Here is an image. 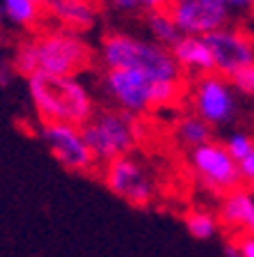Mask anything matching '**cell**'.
Wrapping results in <instances>:
<instances>
[{"instance_id": "6da1fadb", "label": "cell", "mask_w": 254, "mask_h": 257, "mask_svg": "<svg viewBox=\"0 0 254 257\" xmlns=\"http://www.w3.org/2000/svg\"><path fill=\"white\" fill-rule=\"evenodd\" d=\"M101 92L119 110L142 115L149 110L172 108L183 101V78H154L142 69H106L101 76Z\"/></svg>"}, {"instance_id": "7a4b0ae2", "label": "cell", "mask_w": 254, "mask_h": 257, "mask_svg": "<svg viewBox=\"0 0 254 257\" xmlns=\"http://www.w3.org/2000/svg\"><path fill=\"white\" fill-rule=\"evenodd\" d=\"M28 94L42 122H69L83 126L94 115V96L76 76L35 71L28 76Z\"/></svg>"}, {"instance_id": "3957f363", "label": "cell", "mask_w": 254, "mask_h": 257, "mask_svg": "<svg viewBox=\"0 0 254 257\" xmlns=\"http://www.w3.org/2000/svg\"><path fill=\"white\" fill-rule=\"evenodd\" d=\"M99 60L106 69H142L154 78L179 80L183 71L176 64L172 48L158 42L140 39L131 32H106L99 46Z\"/></svg>"}, {"instance_id": "277c9868", "label": "cell", "mask_w": 254, "mask_h": 257, "mask_svg": "<svg viewBox=\"0 0 254 257\" xmlns=\"http://www.w3.org/2000/svg\"><path fill=\"white\" fill-rule=\"evenodd\" d=\"M83 134L90 143L99 163L131 154L140 140V126L135 115L110 106L94 110L87 122L83 124Z\"/></svg>"}, {"instance_id": "5b68a950", "label": "cell", "mask_w": 254, "mask_h": 257, "mask_svg": "<svg viewBox=\"0 0 254 257\" xmlns=\"http://www.w3.org/2000/svg\"><path fill=\"white\" fill-rule=\"evenodd\" d=\"M236 85L227 76L211 71V74L195 76L188 92L190 108L213 128L227 126L238 117V94Z\"/></svg>"}, {"instance_id": "8992f818", "label": "cell", "mask_w": 254, "mask_h": 257, "mask_svg": "<svg viewBox=\"0 0 254 257\" xmlns=\"http://www.w3.org/2000/svg\"><path fill=\"white\" fill-rule=\"evenodd\" d=\"M39 71L58 76H78L92 64V48L80 32L60 28L35 39Z\"/></svg>"}, {"instance_id": "52a82bcc", "label": "cell", "mask_w": 254, "mask_h": 257, "mask_svg": "<svg viewBox=\"0 0 254 257\" xmlns=\"http://www.w3.org/2000/svg\"><path fill=\"white\" fill-rule=\"evenodd\" d=\"M188 163H190L192 175L201 182V186H206L213 193L227 195L243 184L238 163L224 143L208 140V143L190 150Z\"/></svg>"}, {"instance_id": "ba28073f", "label": "cell", "mask_w": 254, "mask_h": 257, "mask_svg": "<svg viewBox=\"0 0 254 257\" xmlns=\"http://www.w3.org/2000/svg\"><path fill=\"white\" fill-rule=\"evenodd\" d=\"M39 138L48 147L58 163H62L69 172H92L99 161L92 152L90 143L83 134V126L69 122H42Z\"/></svg>"}, {"instance_id": "9c48e42d", "label": "cell", "mask_w": 254, "mask_h": 257, "mask_svg": "<svg viewBox=\"0 0 254 257\" xmlns=\"http://www.w3.org/2000/svg\"><path fill=\"white\" fill-rule=\"evenodd\" d=\"M103 184L110 193L133 207H149L156 198V182L151 172L131 154L103 163Z\"/></svg>"}, {"instance_id": "30bf717a", "label": "cell", "mask_w": 254, "mask_h": 257, "mask_svg": "<svg viewBox=\"0 0 254 257\" xmlns=\"http://www.w3.org/2000/svg\"><path fill=\"white\" fill-rule=\"evenodd\" d=\"M217 74L233 78L245 67L254 64V32L243 26H222L206 35Z\"/></svg>"}, {"instance_id": "8fae6325", "label": "cell", "mask_w": 254, "mask_h": 257, "mask_svg": "<svg viewBox=\"0 0 254 257\" xmlns=\"http://www.w3.org/2000/svg\"><path fill=\"white\" fill-rule=\"evenodd\" d=\"M169 14L183 35L206 37L231 21L224 0H174Z\"/></svg>"}, {"instance_id": "7c38bea8", "label": "cell", "mask_w": 254, "mask_h": 257, "mask_svg": "<svg viewBox=\"0 0 254 257\" xmlns=\"http://www.w3.org/2000/svg\"><path fill=\"white\" fill-rule=\"evenodd\" d=\"M172 55H174L176 64L181 67L183 74L201 76L215 71V62H213V53L208 46L206 37L199 35H181V39L172 46Z\"/></svg>"}, {"instance_id": "4fadbf2b", "label": "cell", "mask_w": 254, "mask_h": 257, "mask_svg": "<svg viewBox=\"0 0 254 257\" xmlns=\"http://www.w3.org/2000/svg\"><path fill=\"white\" fill-rule=\"evenodd\" d=\"M220 225L231 234H254V198L247 191H231L222 198L217 211Z\"/></svg>"}, {"instance_id": "5bb4252c", "label": "cell", "mask_w": 254, "mask_h": 257, "mask_svg": "<svg viewBox=\"0 0 254 257\" xmlns=\"http://www.w3.org/2000/svg\"><path fill=\"white\" fill-rule=\"evenodd\" d=\"M48 10L60 21V26L76 32L90 30L96 23V7L92 0H53Z\"/></svg>"}, {"instance_id": "9a60e30c", "label": "cell", "mask_w": 254, "mask_h": 257, "mask_svg": "<svg viewBox=\"0 0 254 257\" xmlns=\"http://www.w3.org/2000/svg\"><path fill=\"white\" fill-rule=\"evenodd\" d=\"M224 145L238 163L243 184L254 188V136L245 134V131H233Z\"/></svg>"}, {"instance_id": "2e32d148", "label": "cell", "mask_w": 254, "mask_h": 257, "mask_svg": "<svg viewBox=\"0 0 254 257\" xmlns=\"http://www.w3.org/2000/svg\"><path fill=\"white\" fill-rule=\"evenodd\" d=\"M174 138L181 147H185V150H195V147H199V145L213 140V126L204 122L199 115L190 112V115H183V117L176 122Z\"/></svg>"}, {"instance_id": "e0dca14e", "label": "cell", "mask_w": 254, "mask_h": 257, "mask_svg": "<svg viewBox=\"0 0 254 257\" xmlns=\"http://www.w3.org/2000/svg\"><path fill=\"white\" fill-rule=\"evenodd\" d=\"M147 30L151 35V39L163 46L172 48L181 39L183 32L179 30L176 21L172 19L169 10H158V12H147Z\"/></svg>"}, {"instance_id": "ac0fdd59", "label": "cell", "mask_w": 254, "mask_h": 257, "mask_svg": "<svg viewBox=\"0 0 254 257\" xmlns=\"http://www.w3.org/2000/svg\"><path fill=\"white\" fill-rule=\"evenodd\" d=\"M0 10L10 23L19 28H28L39 21L44 5L39 0H0Z\"/></svg>"}, {"instance_id": "d6986e66", "label": "cell", "mask_w": 254, "mask_h": 257, "mask_svg": "<svg viewBox=\"0 0 254 257\" xmlns=\"http://www.w3.org/2000/svg\"><path fill=\"white\" fill-rule=\"evenodd\" d=\"M185 230L190 232V236H195L197 241H208L217 234L220 230V218L206 209H190L183 216Z\"/></svg>"}, {"instance_id": "ffe728a7", "label": "cell", "mask_w": 254, "mask_h": 257, "mask_svg": "<svg viewBox=\"0 0 254 257\" xmlns=\"http://www.w3.org/2000/svg\"><path fill=\"white\" fill-rule=\"evenodd\" d=\"M12 64H14V69L19 71L21 76H26V78L28 76H32L35 71H39V60H37V46H35V39H32V42H23L21 46L16 48Z\"/></svg>"}, {"instance_id": "44dd1931", "label": "cell", "mask_w": 254, "mask_h": 257, "mask_svg": "<svg viewBox=\"0 0 254 257\" xmlns=\"http://www.w3.org/2000/svg\"><path fill=\"white\" fill-rule=\"evenodd\" d=\"M231 80L238 92H243V94H247V96H254V64H249L243 71H238Z\"/></svg>"}, {"instance_id": "7402d4cb", "label": "cell", "mask_w": 254, "mask_h": 257, "mask_svg": "<svg viewBox=\"0 0 254 257\" xmlns=\"http://www.w3.org/2000/svg\"><path fill=\"white\" fill-rule=\"evenodd\" d=\"M229 14L231 19H245V16H252L254 14V0H224Z\"/></svg>"}, {"instance_id": "603a6c76", "label": "cell", "mask_w": 254, "mask_h": 257, "mask_svg": "<svg viewBox=\"0 0 254 257\" xmlns=\"http://www.w3.org/2000/svg\"><path fill=\"white\" fill-rule=\"evenodd\" d=\"M110 7L119 14H135V12L144 10L142 0H110Z\"/></svg>"}, {"instance_id": "cb8c5ba5", "label": "cell", "mask_w": 254, "mask_h": 257, "mask_svg": "<svg viewBox=\"0 0 254 257\" xmlns=\"http://www.w3.org/2000/svg\"><path fill=\"white\" fill-rule=\"evenodd\" d=\"M238 246V257H254V234H233Z\"/></svg>"}, {"instance_id": "d4e9b609", "label": "cell", "mask_w": 254, "mask_h": 257, "mask_svg": "<svg viewBox=\"0 0 254 257\" xmlns=\"http://www.w3.org/2000/svg\"><path fill=\"white\" fill-rule=\"evenodd\" d=\"M12 67H14V64L7 62V58L3 55V51H0V87L10 85V80H12Z\"/></svg>"}, {"instance_id": "484cf974", "label": "cell", "mask_w": 254, "mask_h": 257, "mask_svg": "<svg viewBox=\"0 0 254 257\" xmlns=\"http://www.w3.org/2000/svg\"><path fill=\"white\" fill-rule=\"evenodd\" d=\"M174 0H142L144 12H158V10H169Z\"/></svg>"}, {"instance_id": "4316f807", "label": "cell", "mask_w": 254, "mask_h": 257, "mask_svg": "<svg viewBox=\"0 0 254 257\" xmlns=\"http://www.w3.org/2000/svg\"><path fill=\"white\" fill-rule=\"evenodd\" d=\"M39 3H42L44 7H48V5H51V0H39Z\"/></svg>"}, {"instance_id": "83f0119b", "label": "cell", "mask_w": 254, "mask_h": 257, "mask_svg": "<svg viewBox=\"0 0 254 257\" xmlns=\"http://www.w3.org/2000/svg\"><path fill=\"white\" fill-rule=\"evenodd\" d=\"M0 21H3V10H0Z\"/></svg>"}, {"instance_id": "f1b7e54d", "label": "cell", "mask_w": 254, "mask_h": 257, "mask_svg": "<svg viewBox=\"0 0 254 257\" xmlns=\"http://www.w3.org/2000/svg\"><path fill=\"white\" fill-rule=\"evenodd\" d=\"M51 3H53V0H51Z\"/></svg>"}]
</instances>
